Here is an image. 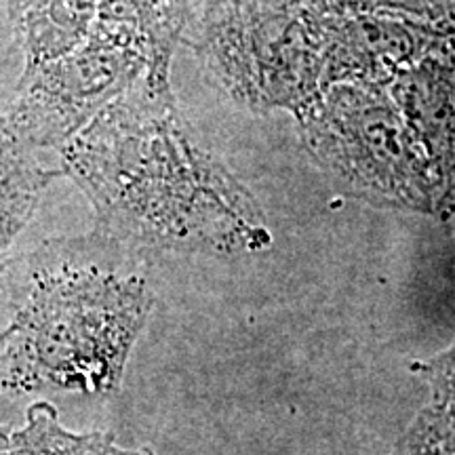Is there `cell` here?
<instances>
[{
  "label": "cell",
  "instance_id": "5",
  "mask_svg": "<svg viewBox=\"0 0 455 455\" xmlns=\"http://www.w3.org/2000/svg\"><path fill=\"white\" fill-rule=\"evenodd\" d=\"M435 392V403L455 411V346L445 355L418 367Z\"/></svg>",
  "mask_w": 455,
  "mask_h": 455
},
{
  "label": "cell",
  "instance_id": "2",
  "mask_svg": "<svg viewBox=\"0 0 455 455\" xmlns=\"http://www.w3.org/2000/svg\"><path fill=\"white\" fill-rule=\"evenodd\" d=\"M49 173L21 144L15 124L0 118V253L32 215Z\"/></svg>",
  "mask_w": 455,
  "mask_h": 455
},
{
  "label": "cell",
  "instance_id": "1",
  "mask_svg": "<svg viewBox=\"0 0 455 455\" xmlns=\"http://www.w3.org/2000/svg\"><path fill=\"white\" fill-rule=\"evenodd\" d=\"M150 306L138 278L100 270L38 278L0 333V388L114 390Z\"/></svg>",
  "mask_w": 455,
  "mask_h": 455
},
{
  "label": "cell",
  "instance_id": "3",
  "mask_svg": "<svg viewBox=\"0 0 455 455\" xmlns=\"http://www.w3.org/2000/svg\"><path fill=\"white\" fill-rule=\"evenodd\" d=\"M0 455H155L150 449H123L110 432L74 435L60 424L57 411L47 403L28 409L21 430L9 432Z\"/></svg>",
  "mask_w": 455,
  "mask_h": 455
},
{
  "label": "cell",
  "instance_id": "4",
  "mask_svg": "<svg viewBox=\"0 0 455 455\" xmlns=\"http://www.w3.org/2000/svg\"><path fill=\"white\" fill-rule=\"evenodd\" d=\"M392 455H455V411L432 403L409 426Z\"/></svg>",
  "mask_w": 455,
  "mask_h": 455
}]
</instances>
